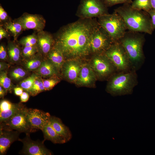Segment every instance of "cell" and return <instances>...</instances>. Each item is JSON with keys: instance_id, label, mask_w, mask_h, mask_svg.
<instances>
[{"instance_id": "cell-3", "label": "cell", "mask_w": 155, "mask_h": 155, "mask_svg": "<svg viewBox=\"0 0 155 155\" xmlns=\"http://www.w3.org/2000/svg\"><path fill=\"white\" fill-rule=\"evenodd\" d=\"M142 33L128 30L118 41L128 55L132 69L136 71L142 66L145 60L143 47L145 39Z\"/></svg>"}, {"instance_id": "cell-21", "label": "cell", "mask_w": 155, "mask_h": 155, "mask_svg": "<svg viewBox=\"0 0 155 155\" xmlns=\"http://www.w3.org/2000/svg\"><path fill=\"white\" fill-rule=\"evenodd\" d=\"M6 30L13 37L14 40L17 41L18 36L24 31L21 25L18 22L11 20L0 25Z\"/></svg>"}, {"instance_id": "cell-13", "label": "cell", "mask_w": 155, "mask_h": 155, "mask_svg": "<svg viewBox=\"0 0 155 155\" xmlns=\"http://www.w3.org/2000/svg\"><path fill=\"white\" fill-rule=\"evenodd\" d=\"M48 112L36 109L28 108L27 118L29 124L34 131L36 129L42 130L49 122L51 117Z\"/></svg>"}, {"instance_id": "cell-15", "label": "cell", "mask_w": 155, "mask_h": 155, "mask_svg": "<svg viewBox=\"0 0 155 155\" xmlns=\"http://www.w3.org/2000/svg\"><path fill=\"white\" fill-rule=\"evenodd\" d=\"M25 107L20 104H14L3 100L0 103V123H4Z\"/></svg>"}, {"instance_id": "cell-22", "label": "cell", "mask_w": 155, "mask_h": 155, "mask_svg": "<svg viewBox=\"0 0 155 155\" xmlns=\"http://www.w3.org/2000/svg\"><path fill=\"white\" fill-rule=\"evenodd\" d=\"M47 55L49 59L55 67L58 68L61 67L64 57L60 51L54 46Z\"/></svg>"}, {"instance_id": "cell-33", "label": "cell", "mask_w": 155, "mask_h": 155, "mask_svg": "<svg viewBox=\"0 0 155 155\" xmlns=\"http://www.w3.org/2000/svg\"><path fill=\"white\" fill-rule=\"evenodd\" d=\"M26 72L23 69L20 68H17L14 69L11 73V76L13 79L19 80L24 77Z\"/></svg>"}, {"instance_id": "cell-4", "label": "cell", "mask_w": 155, "mask_h": 155, "mask_svg": "<svg viewBox=\"0 0 155 155\" xmlns=\"http://www.w3.org/2000/svg\"><path fill=\"white\" fill-rule=\"evenodd\" d=\"M136 72L132 69L115 73L109 80L107 91L115 96L131 94L138 83Z\"/></svg>"}, {"instance_id": "cell-32", "label": "cell", "mask_w": 155, "mask_h": 155, "mask_svg": "<svg viewBox=\"0 0 155 155\" xmlns=\"http://www.w3.org/2000/svg\"><path fill=\"white\" fill-rule=\"evenodd\" d=\"M12 20L11 18L9 16L6 11L0 4V25H1Z\"/></svg>"}, {"instance_id": "cell-14", "label": "cell", "mask_w": 155, "mask_h": 155, "mask_svg": "<svg viewBox=\"0 0 155 155\" xmlns=\"http://www.w3.org/2000/svg\"><path fill=\"white\" fill-rule=\"evenodd\" d=\"M20 133L4 125L0 126V154H5L11 144L19 140Z\"/></svg>"}, {"instance_id": "cell-41", "label": "cell", "mask_w": 155, "mask_h": 155, "mask_svg": "<svg viewBox=\"0 0 155 155\" xmlns=\"http://www.w3.org/2000/svg\"><path fill=\"white\" fill-rule=\"evenodd\" d=\"M7 90L2 87L0 86V97L1 98H3L6 94Z\"/></svg>"}, {"instance_id": "cell-7", "label": "cell", "mask_w": 155, "mask_h": 155, "mask_svg": "<svg viewBox=\"0 0 155 155\" xmlns=\"http://www.w3.org/2000/svg\"><path fill=\"white\" fill-rule=\"evenodd\" d=\"M108 14L104 0H81L75 15L80 18H90Z\"/></svg>"}, {"instance_id": "cell-26", "label": "cell", "mask_w": 155, "mask_h": 155, "mask_svg": "<svg viewBox=\"0 0 155 155\" xmlns=\"http://www.w3.org/2000/svg\"><path fill=\"white\" fill-rule=\"evenodd\" d=\"M131 5L134 9L147 12L152 9L150 0H134Z\"/></svg>"}, {"instance_id": "cell-34", "label": "cell", "mask_w": 155, "mask_h": 155, "mask_svg": "<svg viewBox=\"0 0 155 155\" xmlns=\"http://www.w3.org/2000/svg\"><path fill=\"white\" fill-rule=\"evenodd\" d=\"M104 3L108 7L120 4L128 3L131 4L132 0H104Z\"/></svg>"}, {"instance_id": "cell-27", "label": "cell", "mask_w": 155, "mask_h": 155, "mask_svg": "<svg viewBox=\"0 0 155 155\" xmlns=\"http://www.w3.org/2000/svg\"><path fill=\"white\" fill-rule=\"evenodd\" d=\"M44 90H45L42 80L38 78L37 77L29 93L31 95L34 96Z\"/></svg>"}, {"instance_id": "cell-23", "label": "cell", "mask_w": 155, "mask_h": 155, "mask_svg": "<svg viewBox=\"0 0 155 155\" xmlns=\"http://www.w3.org/2000/svg\"><path fill=\"white\" fill-rule=\"evenodd\" d=\"M16 41H9L7 46V51L8 56L10 59L14 62L18 61L22 54L19 46L15 42Z\"/></svg>"}, {"instance_id": "cell-25", "label": "cell", "mask_w": 155, "mask_h": 155, "mask_svg": "<svg viewBox=\"0 0 155 155\" xmlns=\"http://www.w3.org/2000/svg\"><path fill=\"white\" fill-rule=\"evenodd\" d=\"M38 38L37 32L31 34L24 36L19 41L18 43L23 46H37Z\"/></svg>"}, {"instance_id": "cell-19", "label": "cell", "mask_w": 155, "mask_h": 155, "mask_svg": "<svg viewBox=\"0 0 155 155\" xmlns=\"http://www.w3.org/2000/svg\"><path fill=\"white\" fill-rule=\"evenodd\" d=\"M95 77L90 67L87 65H83L81 70L77 81L81 85H87L91 83L94 80Z\"/></svg>"}, {"instance_id": "cell-17", "label": "cell", "mask_w": 155, "mask_h": 155, "mask_svg": "<svg viewBox=\"0 0 155 155\" xmlns=\"http://www.w3.org/2000/svg\"><path fill=\"white\" fill-rule=\"evenodd\" d=\"M49 122L57 133L67 142L72 138V134L69 128L65 126L59 118L51 116Z\"/></svg>"}, {"instance_id": "cell-12", "label": "cell", "mask_w": 155, "mask_h": 155, "mask_svg": "<svg viewBox=\"0 0 155 155\" xmlns=\"http://www.w3.org/2000/svg\"><path fill=\"white\" fill-rule=\"evenodd\" d=\"M93 64L95 71L101 78H106L117 72L114 65L104 53L95 55Z\"/></svg>"}, {"instance_id": "cell-11", "label": "cell", "mask_w": 155, "mask_h": 155, "mask_svg": "<svg viewBox=\"0 0 155 155\" xmlns=\"http://www.w3.org/2000/svg\"><path fill=\"white\" fill-rule=\"evenodd\" d=\"M19 141L23 144L22 149L20 152L22 154L28 155H51V151L44 145L43 142L34 141L32 140L29 133L23 139H19Z\"/></svg>"}, {"instance_id": "cell-29", "label": "cell", "mask_w": 155, "mask_h": 155, "mask_svg": "<svg viewBox=\"0 0 155 155\" xmlns=\"http://www.w3.org/2000/svg\"><path fill=\"white\" fill-rule=\"evenodd\" d=\"M37 78L34 74L28 77L21 82L20 84L21 87L29 92Z\"/></svg>"}, {"instance_id": "cell-5", "label": "cell", "mask_w": 155, "mask_h": 155, "mask_svg": "<svg viewBox=\"0 0 155 155\" xmlns=\"http://www.w3.org/2000/svg\"><path fill=\"white\" fill-rule=\"evenodd\" d=\"M97 18L99 25L108 32L114 42L118 41L127 30L123 19L115 11Z\"/></svg>"}, {"instance_id": "cell-28", "label": "cell", "mask_w": 155, "mask_h": 155, "mask_svg": "<svg viewBox=\"0 0 155 155\" xmlns=\"http://www.w3.org/2000/svg\"><path fill=\"white\" fill-rule=\"evenodd\" d=\"M0 84L7 91L11 89V82L10 79L7 77L6 71H1L0 74Z\"/></svg>"}, {"instance_id": "cell-6", "label": "cell", "mask_w": 155, "mask_h": 155, "mask_svg": "<svg viewBox=\"0 0 155 155\" xmlns=\"http://www.w3.org/2000/svg\"><path fill=\"white\" fill-rule=\"evenodd\" d=\"M104 53L114 65L117 72L132 69L128 55L119 41L113 42Z\"/></svg>"}, {"instance_id": "cell-1", "label": "cell", "mask_w": 155, "mask_h": 155, "mask_svg": "<svg viewBox=\"0 0 155 155\" xmlns=\"http://www.w3.org/2000/svg\"><path fill=\"white\" fill-rule=\"evenodd\" d=\"M99 25L96 18H80L61 27L53 34L54 47L64 57L76 58L90 54V41Z\"/></svg>"}, {"instance_id": "cell-10", "label": "cell", "mask_w": 155, "mask_h": 155, "mask_svg": "<svg viewBox=\"0 0 155 155\" xmlns=\"http://www.w3.org/2000/svg\"><path fill=\"white\" fill-rule=\"evenodd\" d=\"M13 20L20 24L24 31L33 30L37 32L43 30L46 23V20L42 16L27 12L24 13Z\"/></svg>"}, {"instance_id": "cell-38", "label": "cell", "mask_w": 155, "mask_h": 155, "mask_svg": "<svg viewBox=\"0 0 155 155\" xmlns=\"http://www.w3.org/2000/svg\"><path fill=\"white\" fill-rule=\"evenodd\" d=\"M148 12L150 17L152 28L153 31L155 29V10L151 9Z\"/></svg>"}, {"instance_id": "cell-40", "label": "cell", "mask_w": 155, "mask_h": 155, "mask_svg": "<svg viewBox=\"0 0 155 155\" xmlns=\"http://www.w3.org/2000/svg\"><path fill=\"white\" fill-rule=\"evenodd\" d=\"M23 90L22 87H16L14 89V93L17 96H20L23 92Z\"/></svg>"}, {"instance_id": "cell-2", "label": "cell", "mask_w": 155, "mask_h": 155, "mask_svg": "<svg viewBox=\"0 0 155 155\" xmlns=\"http://www.w3.org/2000/svg\"><path fill=\"white\" fill-rule=\"evenodd\" d=\"M114 11L122 17L128 30L152 34L151 18L147 12L134 9L128 3L123 4Z\"/></svg>"}, {"instance_id": "cell-31", "label": "cell", "mask_w": 155, "mask_h": 155, "mask_svg": "<svg viewBox=\"0 0 155 155\" xmlns=\"http://www.w3.org/2000/svg\"><path fill=\"white\" fill-rule=\"evenodd\" d=\"M41 61L37 58H34L28 61L25 64L26 68L29 70H33L38 68L41 65Z\"/></svg>"}, {"instance_id": "cell-37", "label": "cell", "mask_w": 155, "mask_h": 155, "mask_svg": "<svg viewBox=\"0 0 155 155\" xmlns=\"http://www.w3.org/2000/svg\"><path fill=\"white\" fill-rule=\"evenodd\" d=\"M7 51L5 45L1 44L0 45V59L4 60L6 59L7 57Z\"/></svg>"}, {"instance_id": "cell-8", "label": "cell", "mask_w": 155, "mask_h": 155, "mask_svg": "<svg viewBox=\"0 0 155 155\" xmlns=\"http://www.w3.org/2000/svg\"><path fill=\"white\" fill-rule=\"evenodd\" d=\"M113 42L108 32L99 25L94 32L90 41V54L104 53Z\"/></svg>"}, {"instance_id": "cell-35", "label": "cell", "mask_w": 155, "mask_h": 155, "mask_svg": "<svg viewBox=\"0 0 155 155\" xmlns=\"http://www.w3.org/2000/svg\"><path fill=\"white\" fill-rule=\"evenodd\" d=\"M42 82L45 90H51L58 82L57 80L53 79L44 80Z\"/></svg>"}, {"instance_id": "cell-36", "label": "cell", "mask_w": 155, "mask_h": 155, "mask_svg": "<svg viewBox=\"0 0 155 155\" xmlns=\"http://www.w3.org/2000/svg\"><path fill=\"white\" fill-rule=\"evenodd\" d=\"M11 36L9 32L2 26H0V40L4 38L9 39Z\"/></svg>"}, {"instance_id": "cell-18", "label": "cell", "mask_w": 155, "mask_h": 155, "mask_svg": "<svg viewBox=\"0 0 155 155\" xmlns=\"http://www.w3.org/2000/svg\"><path fill=\"white\" fill-rule=\"evenodd\" d=\"M42 131L44 135V141L47 140L57 144H63L67 142L64 138L57 133L49 121L44 127Z\"/></svg>"}, {"instance_id": "cell-24", "label": "cell", "mask_w": 155, "mask_h": 155, "mask_svg": "<svg viewBox=\"0 0 155 155\" xmlns=\"http://www.w3.org/2000/svg\"><path fill=\"white\" fill-rule=\"evenodd\" d=\"M55 67L51 63L47 61L42 62L38 70V73L44 77L50 76L56 74Z\"/></svg>"}, {"instance_id": "cell-16", "label": "cell", "mask_w": 155, "mask_h": 155, "mask_svg": "<svg viewBox=\"0 0 155 155\" xmlns=\"http://www.w3.org/2000/svg\"><path fill=\"white\" fill-rule=\"evenodd\" d=\"M37 46L39 52L47 55L54 46L55 40L53 34L42 30L37 32Z\"/></svg>"}, {"instance_id": "cell-39", "label": "cell", "mask_w": 155, "mask_h": 155, "mask_svg": "<svg viewBox=\"0 0 155 155\" xmlns=\"http://www.w3.org/2000/svg\"><path fill=\"white\" fill-rule=\"evenodd\" d=\"M20 96V101L22 102H27L28 100L29 97L28 94L26 92H23Z\"/></svg>"}, {"instance_id": "cell-30", "label": "cell", "mask_w": 155, "mask_h": 155, "mask_svg": "<svg viewBox=\"0 0 155 155\" xmlns=\"http://www.w3.org/2000/svg\"><path fill=\"white\" fill-rule=\"evenodd\" d=\"M38 52L37 46H23L22 51V54L24 57L30 58L34 56Z\"/></svg>"}, {"instance_id": "cell-42", "label": "cell", "mask_w": 155, "mask_h": 155, "mask_svg": "<svg viewBox=\"0 0 155 155\" xmlns=\"http://www.w3.org/2000/svg\"><path fill=\"white\" fill-rule=\"evenodd\" d=\"M152 9L155 10V0H150Z\"/></svg>"}, {"instance_id": "cell-9", "label": "cell", "mask_w": 155, "mask_h": 155, "mask_svg": "<svg viewBox=\"0 0 155 155\" xmlns=\"http://www.w3.org/2000/svg\"><path fill=\"white\" fill-rule=\"evenodd\" d=\"M28 108L25 107L19 111L6 122L0 125L17 131L20 133L26 134L34 132L28 121L27 118Z\"/></svg>"}, {"instance_id": "cell-20", "label": "cell", "mask_w": 155, "mask_h": 155, "mask_svg": "<svg viewBox=\"0 0 155 155\" xmlns=\"http://www.w3.org/2000/svg\"><path fill=\"white\" fill-rule=\"evenodd\" d=\"M81 67L78 62L71 61L67 63L65 67V73L66 77L71 81H77Z\"/></svg>"}]
</instances>
